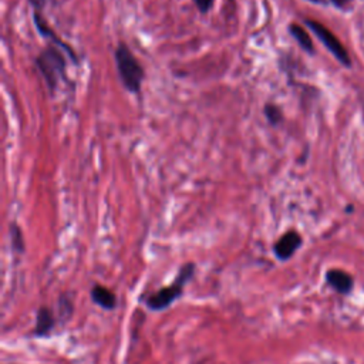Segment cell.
Listing matches in <instances>:
<instances>
[{
  "label": "cell",
  "mask_w": 364,
  "mask_h": 364,
  "mask_svg": "<svg viewBox=\"0 0 364 364\" xmlns=\"http://www.w3.org/2000/svg\"><path fill=\"white\" fill-rule=\"evenodd\" d=\"M114 60L124 88L132 94H138L145 78L144 67L138 58L125 43H119L114 50Z\"/></svg>",
  "instance_id": "obj_1"
},
{
  "label": "cell",
  "mask_w": 364,
  "mask_h": 364,
  "mask_svg": "<svg viewBox=\"0 0 364 364\" xmlns=\"http://www.w3.org/2000/svg\"><path fill=\"white\" fill-rule=\"evenodd\" d=\"M36 67L41 73L48 90L53 92L61 80H65L67 58L64 51L57 46H48L34 60Z\"/></svg>",
  "instance_id": "obj_2"
},
{
  "label": "cell",
  "mask_w": 364,
  "mask_h": 364,
  "mask_svg": "<svg viewBox=\"0 0 364 364\" xmlns=\"http://www.w3.org/2000/svg\"><path fill=\"white\" fill-rule=\"evenodd\" d=\"M195 272V264L193 263H186L179 269V273L176 276V279L173 280V283L168 287H164L155 293H152L148 300H146V306L151 310H164L166 309L169 304H172L183 291L185 284L191 280V277L193 276Z\"/></svg>",
  "instance_id": "obj_3"
},
{
  "label": "cell",
  "mask_w": 364,
  "mask_h": 364,
  "mask_svg": "<svg viewBox=\"0 0 364 364\" xmlns=\"http://www.w3.org/2000/svg\"><path fill=\"white\" fill-rule=\"evenodd\" d=\"M306 26L318 37V40L330 50V53L344 65H350V57L343 47V44L338 41V38L323 24L314 21V20H306Z\"/></svg>",
  "instance_id": "obj_4"
},
{
  "label": "cell",
  "mask_w": 364,
  "mask_h": 364,
  "mask_svg": "<svg viewBox=\"0 0 364 364\" xmlns=\"http://www.w3.org/2000/svg\"><path fill=\"white\" fill-rule=\"evenodd\" d=\"M33 21H34V26H36L37 31H38L46 40H50V41L53 43V46H57L58 48H61V50L65 53V55H68V58H70L74 64L78 63V57H77L75 51L73 50V47L68 46L67 43H64V41L55 34V31L47 24V21L41 17V14H40L38 11H34V13H33Z\"/></svg>",
  "instance_id": "obj_5"
},
{
  "label": "cell",
  "mask_w": 364,
  "mask_h": 364,
  "mask_svg": "<svg viewBox=\"0 0 364 364\" xmlns=\"http://www.w3.org/2000/svg\"><path fill=\"white\" fill-rule=\"evenodd\" d=\"M301 245V236L296 230H289L280 236V239L273 245V252L277 259L287 260Z\"/></svg>",
  "instance_id": "obj_6"
},
{
  "label": "cell",
  "mask_w": 364,
  "mask_h": 364,
  "mask_svg": "<svg viewBox=\"0 0 364 364\" xmlns=\"http://www.w3.org/2000/svg\"><path fill=\"white\" fill-rule=\"evenodd\" d=\"M327 283L340 294H347L353 289V277L340 269H331L326 273Z\"/></svg>",
  "instance_id": "obj_7"
},
{
  "label": "cell",
  "mask_w": 364,
  "mask_h": 364,
  "mask_svg": "<svg viewBox=\"0 0 364 364\" xmlns=\"http://www.w3.org/2000/svg\"><path fill=\"white\" fill-rule=\"evenodd\" d=\"M54 324H55V320H54V316H53L51 310L46 306H41L37 310V314H36L34 334L36 336H46L51 331Z\"/></svg>",
  "instance_id": "obj_8"
},
{
  "label": "cell",
  "mask_w": 364,
  "mask_h": 364,
  "mask_svg": "<svg viewBox=\"0 0 364 364\" xmlns=\"http://www.w3.org/2000/svg\"><path fill=\"white\" fill-rule=\"evenodd\" d=\"M91 299L95 304H98V306H101L102 309H107V310H112L117 306L115 294L109 289H107L104 286H100V284H95L91 289Z\"/></svg>",
  "instance_id": "obj_9"
},
{
  "label": "cell",
  "mask_w": 364,
  "mask_h": 364,
  "mask_svg": "<svg viewBox=\"0 0 364 364\" xmlns=\"http://www.w3.org/2000/svg\"><path fill=\"white\" fill-rule=\"evenodd\" d=\"M289 31H290V34L293 36V38L297 41V44H299L304 51L313 53V41H311L310 36L307 34V31H306L303 27H300V26H297V24H290Z\"/></svg>",
  "instance_id": "obj_10"
},
{
  "label": "cell",
  "mask_w": 364,
  "mask_h": 364,
  "mask_svg": "<svg viewBox=\"0 0 364 364\" xmlns=\"http://www.w3.org/2000/svg\"><path fill=\"white\" fill-rule=\"evenodd\" d=\"M263 114L270 125H279L283 119L282 109L274 104H266L263 108Z\"/></svg>",
  "instance_id": "obj_11"
},
{
  "label": "cell",
  "mask_w": 364,
  "mask_h": 364,
  "mask_svg": "<svg viewBox=\"0 0 364 364\" xmlns=\"http://www.w3.org/2000/svg\"><path fill=\"white\" fill-rule=\"evenodd\" d=\"M10 235H11V245L17 252H23L24 250V240H23V235L20 228L13 223L10 225Z\"/></svg>",
  "instance_id": "obj_12"
},
{
  "label": "cell",
  "mask_w": 364,
  "mask_h": 364,
  "mask_svg": "<svg viewBox=\"0 0 364 364\" xmlns=\"http://www.w3.org/2000/svg\"><path fill=\"white\" fill-rule=\"evenodd\" d=\"M193 3L200 13H208L213 7L215 0H193Z\"/></svg>",
  "instance_id": "obj_13"
},
{
  "label": "cell",
  "mask_w": 364,
  "mask_h": 364,
  "mask_svg": "<svg viewBox=\"0 0 364 364\" xmlns=\"http://www.w3.org/2000/svg\"><path fill=\"white\" fill-rule=\"evenodd\" d=\"M28 1H30L34 7H37V9H38V7H41V6L44 4V0H28Z\"/></svg>",
  "instance_id": "obj_14"
},
{
  "label": "cell",
  "mask_w": 364,
  "mask_h": 364,
  "mask_svg": "<svg viewBox=\"0 0 364 364\" xmlns=\"http://www.w3.org/2000/svg\"><path fill=\"white\" fill-rule=\"evenodd\" d=\"M334 4H337V6H344L346 3H348L350 0H331Z\"/></svg>",
  "instance_id": "obj_15"
}]
</instances>
